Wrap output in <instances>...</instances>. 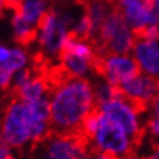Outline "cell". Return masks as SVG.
I'll return each instance as SVG.
<instances>
[{
    "instance_id": "obj_2",
    "label": "cell",
    "mask_w": 159,
    "mask_h": 159,
    "mask_svg": "<svg viewBox=\"0 0 159 159\" xmlns=\"http://www.w3.org/2000/svg\"><path fill=\"white\" fill-rule=\"evenodd\" d=\"M93 142L82 133L60 134L53 131L43 142L31 146L34 159H91Z\"/></svg>"
},
{
    "instance_id": "obj_13",
    "label": "cell",
    "mask_w": 159,
    "mask_h": 159,
    "mask_svg": "<svg viewBox=\"0 0 159 159\" xmlns=\"http://www.w3.org/2000/svg\"><path fill=\"white\" fill-rule=\"evenodd\" d=\"M91 159H123L121 156H118L114 152L110 150H101L98 148H92V153H91Z\"/></svg>"
},
{
    "instance_id": "obj_18",
    "label": "cell",
    "mask_w": 159,
    "mask_h": 159,
    "mask_svg": "<svg viewBox=\"0 0 159 159\" xmlns=\"http://www.w3.org/2000/svg\"><path fill=\"white\" fill-rule=\"evenodd\" d=\"M150 108H152V111H153V114L159 116V93L152 99V102H150Z\"/></svg>"
},
{
    "instance_id": "obj_15",
    "label": "cell",
    "mask_w": 159,
    "mask_h": 159,
    "mask_svg": "<svg viewBox=\"0 0 159 159\" xmlns=\"http://www.w3.org/2000/svg\"><path fill=\"white\" fill-rule=\"evenodd\" d=\"M22 0H3V7L6 10H12L13 13H19L22 9Z\"/></svg>"
},
{
    "instance_id": "obj_3",
    "label": "cell",
    "mask_w": 159,
    "mask_h": 159,
    "mask_svg": "<svg viewBox=\"0 0 159 159\" xmlns=\"http://www.w3.org/2000/svg\"><path fill=\"white\" fill-rule=\"evenodd\" d=\"M7 104L3 110L2 134L13 149H22L29 140V116L26 105L19 98L6 95Z\"/></svg>"
},
{
    "instance_id": "obj_4",
    "label": "cell",
    "mask_w": 159,
    "mask_h": 159,
    "mask_svg": "<svg viewBox=\"0 0 159 159\" xmlns=\"http://www.w3.org/2000/svg\"><path fill=\"white\" fill-rule=\"evenodd\" d=\"M91 70L111 85H121L142 75V66L139 60L129 56L95 54V58L91 63Z\"/></svg>"
},
{
    "instance_id": "obj_14",
    "label": "cell",
    "mask_w": 159,
    "mask_h": 159,
    "mask_svg": "<svg viewBox=\"0 0 159 159\" xmlns=\"http://www.w3.org/2000/svg\"><path fill=\"white\" fill-rule=\"evenodd\" d=\"M146 130H149L153 137H159V116L153 114L146 123Z\"/></svg>"
},
{
    "instance_id": "obj_10",
    "label": "cell",
    "mask_w": 159,
    "mask_h": 159,
    "mask_svg": "<svg viewBox=\"0 0 159 159\" xmlns=\"http://www.w3.org/2000/svg\"><path fill=\"white\" fill-rule=\"evenodd\" d=\"M131 35H133V43L134 41H158L159 39L158 24L134 26L131 29Z\"/></svg>"
},
{
    "instance_id": "obj_11",
    "label": "cell",
    "mask_w": 159,
    "mask_h": 159,
    "mask_svg": "<svg viewBox=\"0 0 159 159\" xmlns=\"http://www.w3.org/2000/svg\"><path fill=\"white\" fill-rule=\"evenodd\" d=\"M28 61L26 60V54H25L24 50L20 48H15L10 51V56L9 58L6 60L3 64H5L6 67H9L10 70H19V69H22L25 66V63Z\"/></svg>"
},
{
    "instance_id": "obj_8",
    "label": "cell",
    "mask_w": 159,
    "mask_h": 159,
    "mask_svg": "<svg viewBox=\"0 0 159 159\" xmlns=\"http://www.w3.org/2000/svg\"><path fill=\"white\" fill-rule=\"evenodd\" d=\"M12 25H13V39L20 48H29L32 44L38 41V26L26 22L20 13H13Z\"/></svg>"
},
{
    "instance_id": "obj_5",
    "label": "cell",
    "mask_w": 159,
    "mask_h": 159,
    "mask_svg": "<svg viewBox=\"0 0 159 159\" xmlns=\"http://www.w3.org/2000/svg\"><path fill=\"white\" fill-rule=\"evenodd\" d=\"M93 146L101 150L114 152L123 159H136V149L131 145L129 136L114 120L102 112L98 130L93 137Z\"/></svg>"
},
{
    "instance_id": "obj_12",
    "label": "cell",
    "mask_w": 159,
    "mask_h": 159,
    "mask_svg": "<svg viewBox=\"0 0 159 159\" xmlns=\"http://www.w3.org/2000/svg\"><path fill=\"white\" fill-rule=\"evenodd\" d=\"M12 77H13V70L0 63V88L5 93H7L12 88Z\"/></svg>"
},
{
    "instance_id": "obj_21",
    "label": "cell",
    "mask_w": 159,
    "mask_h": 159,
    "mask_svg": "<svg viewBox=\"0 0 159 159\" xmlns=\"http://www.w3.org/2000/svg\"><path fill=\"white\" fill-rule=\"evenodd\" d=\"M2 7H3V0H0V16H2Z\"/></svg>"
},
{
    "instance_id": "obj_9",
    "label": "cell",
    "mask_w": 159,
    "mask_h": 159,
    "mask_svg": "<svg viewBox=\"0 0 159 159\" xmlns=\"http://www.w3.org/2000/svg\"><path fill=\"white\" fill-rule=\"evenodd\" d=\"M45 9H47V5L44 0H28L22 3V9L19 13L26 22H29L31 25H37Z\"/></svg>"
},
{
    "instance_id": "obj_22",
    "label": "cell",
    "mask_w": 159,
    "mask_h": 159,
    "mask_svg": "<svg viewBox=\"0 0 159 159\" xmlns=\"http://www.w3.org/2000/svg\"><path fill=\"white\" fill-rule=\"evenodd\" d=\"M142 159H156L155 156H148V158H142Z\"/></svg>"
},
{
    "instance_id": "obj_17",
    "label": "cell",
    "mask_w": 159,
    "mask_h": 159,
    "mask_svg": "<svg viewBox=\"0 0 159 159\" xmlns=\"http://www.w3.org/2000/svg\"><path fill=\"white\" fill-rule=\"evenodd\" d=\"M10 56V50L6 48L5 45H0V63H5Z\"/></svg>"
},
{
    "instance_id": "obj_1",
    "label": "cell",
    "mask_w": 159,
    "mask_h": 159,
    "mask_svg": "<svg viewBox=\"0 0 159 159\" xmlns=\"http://www.w3.org/2000/svg\"><path fill=\"white\" fill-rule=\"evenodd\" d=\"M51 101V127L60 134L80 133V124L86 114L97 105L95 88L91 80L73 76L53 92Z\"/></svg>"
},
{
    "instance_id": "obj_6",
    "label": "cell",
    "mask_w": 159,
    "mask_h": 159,
    "mask_svg": "<svg viewBox=\"0 0 159 159\" xmlns=\"http://www.w3.org/2000/svg\"><path fill=\"white\" fill-rule=\"evenodd\" d=\"M101 110L107 117H110L111 120H114L117 124L121 125V129L125 131V134L129 136L131 145L136 150L139 149L142 142L145 139L146 127L137 123L136 112L131 110L130 107L118 99H110V101L101 102Z\"/></svg>"
},
{
    "instance_id": "obj_19",
    "label": "cell",
    "mask_w": 159,
    "mask_h": 159,
    "mask_svg": "<svg viewBox=\"0 0 159 159\" xmlns=\"http://www.w3.org/2000/svg\"><path fill=\"white\" fill-rule=\"evenodd\" d=\"M53 3H73V5L80 6L83 0H51Z\"/></svg>"
},
{
    "instance_id": "obj_16",
    "label": "cell",
    "mask_w": 159,
    "mask_h": 159,
    "mask_svg": "<svg viewBox=\"0 0 159 159\" xmlns=\"http://www.w3.org/2000/svg\"><path fill=\"white\" fill-rule=\"evenodd\" d=\"M12 148L9 145L0 146V159H15L13 153H12Z\"/></svg>"
},
{
    "instance_id": "obj_7",
    "label": "cell",
    "mask_w": 159,
    "mask_h": 159,
    "mask_svg": "<svg viewBox=\"0 0 159 159\" xmlns=\"http://www.w3.org/2000/svg\"><path fill=\"white\" fill-rule=\"evenodd\" d=\"M133 51L136 58L139 60L140 66L150 75L159 73V47L155 41H134Z\"/></svg>"
},
{
    "instance_id": "obj_20",
    "label": "cell",
    "mask_w": 159,
    "mask_h": 159,
    "mask_svg": "<svg viewBox=\"0 0 159 159\" xmlns=\"http://www.w3.org/2000/svg\"><path fill=\"white\" fill-rule=\"evenodd\" d=\"M156 13L159 15V0H156Z\"/></svg>"
}]
</instances>
